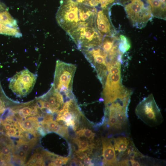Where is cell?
<instances>
[{"instance_id": "18", "label": "cell", "mask_w": 166, "mask_h": 166, "mask_svg": "<svg viewBox=\"0 0 166 166\" xmlns=\"http://www.w3.org/2000/svg\"><path fill=\"white\" fill-rule=\"evenodd\" d=\"M84 135L87 138L90 140L93 139L95 134L91 130L88 129H84Z\"/></svg>"}, {"instance_id": "32", "label": "cell", "mask_w": 166, "mask_h": 166, "mask_svg": "<svg viewBox=\"0 0 166 166\" xmlns=\"http://www.w3.org/2000/svg\"><path fill=\"white\" fill-rule=\"evenodd\" d=\"M6 9V6L3 3L0 2V12Z\"/></svg>"}, {"instance_id": "4", "label": "cell", "mask_w": 166, "mask_h": 166, "mask_svg": "<svg viewBox=\"0 0 166 166\" xmlns=\"http://www.w3.org/2000/svg\"><path fill=\"white\" fill-rule=\"evenodd\" d=\"M135 113L139 119L150 127L158 126L163 121L160 109L152 94L144 98L138 104Z\"/></svg>"}, {"instance_id": "12", "label": "cell", "mask_w": 166, "mask_h": 166, "mask_svg": "<svg viewBox=\"0 0 166 166\" xmlns=\"http://www.w3.org/2000/svg\"><path fill=\"white\" fill-rule=\"evenodd\" d=\"M0 23L10 27L18 28L16 20L7 9L0 12Z\"/></svg>"}, {"instance_id": "1", "label": "cell", "mask_w": 166, "mask_h": 166, "mask_svg": "<svg viewBox=\"0 0 166 166\" xmlns=\"http://www.w3.org/2000/svg\"><path fill=\"white\" fill-rule=\"evenodd\" d=\"M60 3L56 20L68 34L81 28L93 26L88 22L87 9L85 5L70 0H61Z\"/></svg>"}, {"instance_id": "26", "label": "cell", "mask_w": 166, "mask_h": 166, "mask_svg": "<svg viewBox=\"0 0 166 166\" xmlns=\"http://www.w3.org/2000/svg\"><path fill=\"white\" fill-rule=\"evenodd\" d=\"M91 159L88 157V156H87L84 158L83 162L85 164L89 166H90L93 164L91 163Z\"/></svg>"}, {"instance_id": "10", "label": "cell", "mask_w": 166, "mask_h": 166, "mask_svg": "<svg viewBox=\"0 0 166 166\" xmlns=\"http://www.w3.org/2000/svg\"><path fill=\"white\" fill-rule=\"evenodd\" d=\"M113 146L115 151H117L120 155L121 154L127 155V152L132 142L130 139L125 136H119L113 139Z\"/></svg>"}, {"instance_id": "3", "label": "cell", "mask_w": 166, "mask_h": 166, "mask_svg": "<svg viewBox=\"0 0 166 166\" xmlns=\"http://www.w3.org/2000/svg\"><path fill=\"white\" fill-rule=\"evenodd\" d=\"M121 62L119 61L109 65L108 74L103 91L105 105L111 103L123 97L128 91L121 83Z\"/></svg>"}, {"instance_id": "6", "label": "cell", "mask_w": 166, "mask_h": 166, "mask_svg": "<svg viewBox=\"0 0 166 166\" xmlns=\"http://www.w3.org/2000/svg\"><path fill=\"white\" fill-rule=\"evenodd\" d=\"M37 78L36 74L25 69L17 73L9 79V87L15 94L19 97H23L32 91Z\"/></svg>"}, {"instance_id": "15", "label": "cell", "mask_w": 166, "mask_h": 166, "mask_svg": "<svg viewBox=\"0 0 166 166\" xmlns=\"http://www.w3.org/2000/svg\"><path fill=\"white\" fill-rule=\"evenodd\" d=\"M74 141L77 144L78 147V151L84 152L88 150L89 148L88 142L85 140H80L78 138L74 140Z\"/></svg>"}, {"instance_id": "17", "label": "cell", "mask_w": 166, "mask_h": 166, "mask_svg": "<svg viewBox=\"0 0 166 166\" xmlns=\"http://www.w3.org/2000/svg\"><path fill=\"white\" fill-rule=\"evenodd\" d=\"M5 94L0 83V114L3 113L5 110V102L3 99Z\"/></svg>"}, {"instance_id": "2", "label": "cell", "mask_w": 166, "mask_h": 166, "mask_svg": "<svg viewBox=\"0 0 166 166\" xmlns=\"http://www.w3.org/2000/svg\"><path fill=\"white\" fill-rule=\"evenodd\" d=\"M131 96L119 98L106 105L107 126L113 134H125L128 128V109Z\"/></svg>"}, {"instance_id": "20", "label": "cell", "mask_w": 166, "mask_h": 166, "mask_svg": "<svg viewBox=\"0 0 166 166\" xmlns=\"http://www.w3.org/2000/svg\"><path fill=\"white\" fill-rule=\"evenodd\" d=\"M58 133L65 137H67L68 136L67 127L66 126H61V128Z\"/></svg>"}, {"instance_id": "14", "label": "cell", "mask_w": 166, "mask_h": 166, "mask_svg": "<svg viewBox=\"0 0 166 166\" xmlns=\"http://www.w3.org/2000/svg\"><path fill=\"white\" fill-rule=\"evenodd\" d=\"M120 38L119 48L120 51L123 53L130 49L131 44L128 38L124 35H121Z\"/></svg>"}, {"instance_id": "30", "label": "cell", "mask_w": 166, "mask_h": 166, "mask_svg": "<svg viewBox=\"0 0 166 166\" xmlns=\"http://www.w3.org/2000/svg\"><path fill=\"white\" fill-rule=\"evenodd\" d=\"M61 125H60L57 123L53 129V131L55 132L58 133L61 128Z\"/></svg>"}, {"instance_id": "31", "label": "cell", "mask_w": 166, "mask_h": 166, "mask_svg": "<svg viewBox=\"0 0 166 166\" xmlns=\"http://www.w3.org/2000/svg\"><path fill=\"white\" fill-rule=\"evenodd\" d=\"M8 162L5 160L0 158V166L8 165Z\"/></svg>"}, {"instance_id": "22", "label": "cell", "mask_w": 166, "mask_h": 166, "mask_svg": "<svg viewBox=\"0 0 166 166\" xmlns=\"http://www.w3.org/2000/svg\"><path fill=\"white\" fill-rule=\"evenodd\" d=\"M27 153L22 149L19 150L17 152V156L25 162Z\"/></svg>"}, {"instance_id": "5", "label": "cell", "mask_w": 166, "mask_h": 166, "mask_svg": "<svg viewBox=\"0 0 166 166\" xmlns=\"http://www.w3.org/2000/svg\"><path fill=\"white\" fill-rule=\"evenodd\" d=\"M76 67L59 60L56 61L53 83L55 89L60 93L72 92L73 77Z\"/></svg>"}, {"instance_id": "23", "label": "cell", "mask_w": 166, "mask_h": 166, "mask_svg": "<svg viewBox=\"0 0 166 166\" xmlns=\"http://www.w3.org/2000/svg\"><path fill=\"white\" fill-rule=\"evenodd\" d=\"M76 155L77 157L81 160H82L88 156L87 153L79 151L78 150L76 151Z\"/></svg>"}, {"instance_id": "11", "label": "cell", "mask_w": 166, "mask_h": 166, "mask_svg": "<svg viewBox=\"0 0 166 166\" xmlns=\"http://www.w3.org/2000/svg\"><path fill=\"white\" fill-rule=\"evenodd\" d=\"M20 126L23 130L33 133L36 136L35 131L37 129L39 125L38 119L35 117H31L23 121L22 123L18 122Z\"/></svg>"}, {"instance_id": "25", "label": "cell", "mask_w": 166, "mask_h": 166, "mask_svg": "<svg viewBox=\"0 0 166 166\" xmlns=\"http://www.w3.org/2000/svg\"><path fill=\"white\" fill-rule=\"evenodd\" d=\"M49 129L50 132L53 131V129L57 124V122L55 121L52 120L48 122Z\"/></svg>"}, {"instance_id": "29", "label": "cell", "mask_w": 166, "mask_h": 166, "mask_svg": "<svg viewBox=\"0 0 166 166\" xmlns=\"http://www.w3.org/2000/svg\"><path fill=\"white\" fill-rule=\"evenodd\" d=\"M76 134L79 137H82L84 136V129H81L77 131L76 132Z\"/></svg>"}, {"instance_id": "21", "label": "cell", "mask_w": 166, "mask_h": 166, "mask_svg": "<svg viewBox=\"0 0 166 166\" xmlns=\"http://www.w3.org/2000/svg\"><path fill=\"white\" fill-rule=\"evenodd\" d=\"M43 158V155L42 152V153L39 152H36L32 156L31 159L29 161L37 160L42 159Z\"/></svg>"}, {"instance_id": "7", "label": "cell", "mask_w": 166, "mask_h": 166, "mask_svg": "<svg viewBox=\"0 0 166 166\" xmlns=\"http://www.w3.org/2000/svg\"><path fill=\"white\" fill-rule=\"evenodd\" d=\"M125 10L132 25L139 28L144 27L152 16L150 8L146 7L141 0H131Z\"/></svg>"}, {"instance_id": "16", "label": "cell", "mask_w": 166, "mask_h": 166, "mask_svg": "<svg viewBox=\"0 0 166 166\" xmlns=\"http://www.w3.org/2000/svg\"><path fill=\"white\" fill-rule=\"evenodd\" d=\"M68 160V158L58 157L55 159L53 160V162L50 163L49 165L61 166L63 164H65Z\"/></svg>"}, {"instance_id": "19", "label": "cell", "mask_w": 166, "mask_h": 166, "mask_svg": "<svg viewBox=\"0 0 166 166\" xmlns=\"http://www.w3.org/2000/svg\"><path fill=\"white\" fill-rule=\"evenodd\" d=\"M115 0H98L101 7L103 9H105L107 6L113 3Z\"/></svg>"}, {"instance_id": "28", "label": "cell", "mask_w": 166, "mask_h": 166, "mask_svg": "<svg viewBox=\"0 0 166 166\" xmlns=\"http://www.w3.org/2000/svg\"><path fill=\"white\" fill-rule=\"evenodd\" d=\"M130 165L132 166H140V164L137 160L134 159H130L129 160Z\"/></svg>"}, {"instance_id": "9", "label": "cell", "mask_w": 166, "mask_h": 166, "mask_svg": "<svg viewBox=\"0 0 166 166\" xmlns=\"http://www.w3.org/2000/svg\"><path fill=\"white\" fill-rule=\"evenodd\" d=\"M111 139L102 138L103 160L104 165L108 166H117L118 161L116 156Z\"/></svg>"}, {"instance_id": "8", "label": "cell", "mask_w": 166, "mask_h": 166, "mask_svg": "<svg viewBox=\"0 0 166 166\" xmlns=\"http://www.w3.org/2000/svg\"><path fill=\"white\" fill-rule=\"evenodd\" d=\"M103 9L97 12L95 20L97 30L103 37L105 36H113V28L108 13Z\"/></svg>"}, {"instance_id": "27", "label": "cell", "mask_w": 166, "mask_h": 166, "mask_svg": "<svg viewBox=\"0 0 166 166\" xmlns=\"http://www.w3.org/2000/svg\"><path fill=\"white\" fill-rule=\"evenodd\" d=\"M45 163L43 161V159L37 160L32 165L34 166H43L44 165Z\"/></svg>"}, {"instance_id": "13", "label": "cell", "mask_w": 166, "mask_h": 166, "mask_svg": "<svg viewBox=\"0 0 166 166\" xmlns=\"http://www.w3.org/2000/svg\"><path fill=\"white\" fill-rule=\"evenodd\" d=\"M0 34L13 36L16 38L22 36L18 28L10 27L0 23Z\"/></svg>"}, {"instance_id": "24", "label": "cell", "mask_w": 166, "mask_h": 166, "mask_svg": "<svg viewBox=\"0 0 166 166\" xmlns=\"http://www.w3.org/2000/svg\"><path fill=\"white\" fill-rule=\"evenodd\" d=\"M17 133V132L16 131V128H13L7 131L6 134L9 136H16Z\"/></svg>"}]
</instances>
